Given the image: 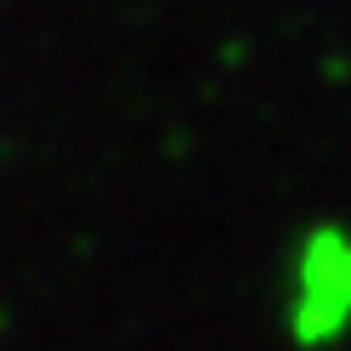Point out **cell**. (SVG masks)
Masks as SVG:
<instances>
[]
</instances>
